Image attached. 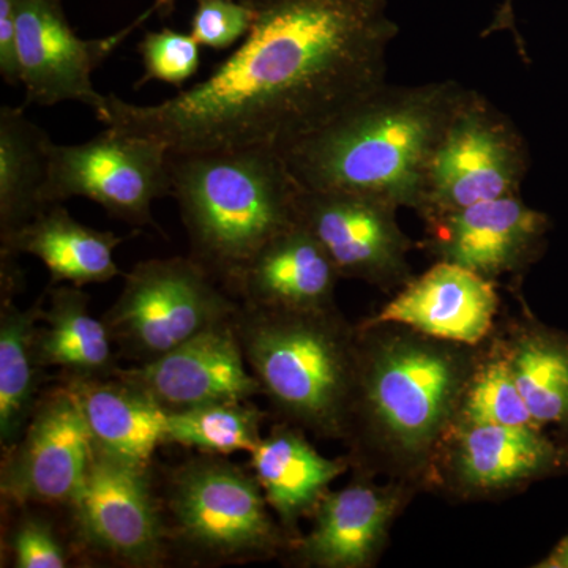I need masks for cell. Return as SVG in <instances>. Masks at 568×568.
I'll return each instance as SVG.
<instances>
[{
	"label": "cell",
	"mask_w": 568,
	"mask_h": 568,
	"mask_svg": "<svg viewBox=\"0 0 568 568\" xmlns=\"http://www.w3.org/2000/svg\"><path fill=\"white\" fill-rule=\"evenodd\" d=\"M252 31L203 81L155 104L104 97V129L173 153L286 151L387 82L388 0H253Z\"/></svg>",
	"instance_id": "1"
},
{
	"label": "cell",
	"mask_w": 568,
	"mask_h": 568,
	"mask_svg": "<svg viewBox=\"0 0 568 568\" xmlns=\"http://www.w3.org/2000/svg\"><path fill=\"white\" fill-rule=\"evenodd\" d=\"M358 373L345 443L357 473L432 487L481 346L395 323L358 324Z\"/></svg>",
	"instance_id": "2"
},
{
	"label": "cell",
	"mask_w": 568,
	"mask_h": 568,
	"mask_svg": "<svg viewBox=\"0 0 568 568\" xmlns=\"http://www.w3.org/2000/svg\"><path fill=\"white\" fill-rule=\"evenodd\" d=\"M465 91L452 80L386 82L282 155L304 189L372 194L417 212L429 160Z\"/></svg>",
	"instance_id": "3"
},
{
	"label": "cell",
	"mask_w": 568,
	"mask_h": 568,
	"mask_svg": "<svg viewBox=\"0 0 568 568\" xmlns=\"http://www.w3.org/2000/svg\"><path fill=\"white\" fill-rule=\"evenodd\" d=\"M170 173L192 257L227 290L254 254L298 223L304 186L275 149L171 152Z\"/></svg>",
	"instance_id": "4"
},
{
	"label": "cell",
	"mask_w": 568,
	"mask_h": 568,
	"mask_svg": "<svg viewBox=\"0 0 568 568\" xmlns=\"http://www.w3.org/2000/svg\"><path fill=\"white\" fill-rule=\"evenodd\" d=\"M246 362L276 416L321 439L346 440L358 373V327L338 308L241 305Z\"/></svg>",
	"instance_id": "5"
},
{
	"label": "cell",
	"mask_w": 568,
	"mask_h": 568,
	"mask_svg": "<svg viewBox=\"0 0 568 568\" xmlns=\"http://www.w3.org/2000/svg\"><path fill=\"white\" fill-rule=\"evenodd\" d=\"M166 506L174 540L205 562L272 559L291 547L254 474L219 455L179 466Z\"/></svg>",
	"instance_id": "6"
},
{
	"label": "cell",
	"mask_w": 568,
	"mask_h": 568,
	"mask_svg": "<svg viewBox=\"0 0 568 568\" xmlns=\"http://www.w3.org/2000/svg\"><path fill=\"white\" fill-rule=\"evenodd\" d=\"M194 257H164L134 265L103 321L119 353L145 364L234 320L239 306Z\"/></svg>",
	"instance_id": "7"
},
{
	"label": "cell",
	"mask_w": 568,
	"mask_h": 568,
	"mask_svg": "<svg viewBox=\"0 0 568 568\" xmlns=\"http://www.w3.org/2000/svg\"><path fill=\"white\" fill-rule=\"evenodd\" d=\"M528 142L508 115L466 89L437 142L418 207L422 220L521 194Z\"/></svg>",
	"instance_id": "8"
},
{
	"label": "cell",
	"mask_w": 568,
	"mask_h": 568,
	"mask_svg": "<svg viewBox=\"0 0 568 568\" xmlns=\"http://www.w3.org/2000/svg\"><path fill=\"white\" fill-rule=\"evenodd\" d=\"M170 159L162 142L111 129L81 144L51 141L44 200L84 197L114 219L156 230L152 205L173 190Z\"/></svg>",
	"instance_id": "9"
},
{
	"label": "cell",
	"mask_w": 568,
	"mask_h": 568,
	"mask_svg": "<svg viewBox=\"0 0 568 568\" xmlns=\"http://www.w3.org/2000/svg\"><path fill=\"white\" fill-rule=\"evenodd\" d=\"M568 474V446L540 429L457 420L437 455L432 487L463 500L511 495Z\"/></svg>",
	"instance_id": "10"
},
{
	"label": "cell",
	"mask_w": 568,
	"mask_h": 568,
	"mask_svg": "<svg viewBox=\"0 0 568 568\" xmlns=\"http://www.w3.org/2000/svg\"><path fill=\"white\" fill-rule=\"evenodd\" d=\"M399 207L384 197L302 189L298 222L331 257L342 278L358 280L384 293L413 278V241L399 226Z\"/></svg>",
	"instance_id": "11"
},
{
	"label": "cell",
	"mask_w": 568,
	"mask_h": 568,
	"mask_svg": "<svg viewBox=\"0 0 568 568\" xmlns=\"http://www.w3.org/2000/svg\"><path fill=\"white\" fill-rule=\"evenodd\" d=\"M103 39H81L71 29L61 0H17L18 63L26 103L54 106L78 102L93 114L104 102L93 88V71L153 13Z\"/></svg>",
	"instance_id": "12"
},
{
	"label": "cell",
	"mask_w": 568,
	"mask_h": 568,
	"mask_svg": "<svg viewBox=\"0 0 568 568\" xmlns=\"http://www.w3.org/2000/svg\"><path fill=\"white\" fill-rule=\"evenodd\" d=\"M91 429L77 396L58 384L41 396L24 433L6 452L0 489L14 506H70L91 465Z\"/></svg>",
	"instance_id": "13"
},
{
	"label": "cell",
	"mask_w": 568,
	"mask_h": 568,
	"mask_svg": "<svg viewBox=\"0 0 568 568\" xmlns=\"http://www.w3.org/2000/svg\"><path fill=\"white\" fill-rule=\"evenodd\" d=\"M148 470L93 448L84 481L69 506L85 545L133 567H156L166 556V526Z\"/></svg>",
	"instance_id": "14"
},
{
	"label": "cell",
	"mask_w": 568,
	"mask_h": 568,
	"mask_svg": "<svg viewBox=\"0 0 568 568\" xmlns=\"http://www.w3.org/2000/svg\"><path fill=\"white\" fill-rule=\"evenodd\" d=\"M425 248L436 261L462 265L497 283L540 260L551 219L521 194L497 197L424 220Z\"/></svg>",
	"instance_id": "15"
},
{
	"label": "cell",
	"mask_w": 568,
	"mask_h": 568,
	"mask_svg": "<svg viewBox=\"0 0 568 568\" xmlns=\"http://www.w3.org/2000/svg\"><path fill=\"white\" fill-rule=\"evenodd\" d=\"M345 488L328 491L313 514V528L291 544V562L308 568H368L386 548L392 526L417 488L375 484L357 473Z\"/></svg>",
	"instance_id": "16"
},
{
	"label": "cell",
	"mask_w": 568,
	"mask_h": 568,
	"mask_svg": "<svg viewBox=\"0 0 568 568\" xmlns=\"http://www.w3.org/2000/svg\"><path fill=\"white\" fill-rule=\"evenodd\" d=\"M114 376L151 396L166 413L263 395L246 362L234 320L205 328L170 353Z\"/></svg>",
	"instance_id": "17"
},
{
	"label": "cell",
	"mask_w": 568,
	"mask_h": 568,
	"mask_svg": "<svg viewBox=\"0 0 568 568\" xmlns=\"http://www.w3.org/2000/svg\"><path fill=\"white\" fill-rule=\"evenodd\" d=\"M499 305L496 283L462 265L436 261L362 324H402L433 338L477 347L495 334Z\"/></svg>",
	"instance_id": "18"
},
{
	"label": "cell",
	"mask_w": 568,
	"mask_h": 568,
	"mask_svg": "<svg viewBox=\"0 0 568 568\" xmlns=\"http://www.w3.org/2000/svg\"><path fill=\"white\" fill-rule=\"evenodd\" d=\"M342 276L315 235L298 222L260 250L231 287L244 304L263 308H334Z\"/></svg>",
	"instance_id": "19"
},
{
	"label": "cell",
	"mask_w": 568,
	"mask_h": 568,
	"mask_svg": "<svg viewBox=\"0 0 568 568\" xmlns=\"http://www.w3.org/2000/svg\"><path fill=\"white\" fill-rule=\"evenodd\" d=\"M250 467L293 544L301 537L302 519L313 517L351 462L347 457H324L306 439L304 429L282 422L250 454Z\"/></svg>",
	"instance_id": "20"
},
{
	"label": "cell",
	"mask_w": 568,
	"mask_h": 568,
	"mask_svg": "<svg viewBox=\"0 0 568 568\" xmlns=\"http://www.w3.org/2000/svg\"><path fill=\"white\" fill-rule=\"evenodd\" d=\"M91 429L93 448L125 465L149 469L164 444L166 410L121 377H62Z\"/></svg>",
	"instance_id": "21"
},
{
	"label": "cell",
	"mask_w": 568,
	"mask_h": 568,
	"mask_svg": "<svg viewBox=\"0 0 568 568\" xmlns=\"http://www.w3.org/2000/svg\"><path fill=\"white\" fill-rule=\"evenodd\" d=\"M537 425L568 446V334L532 317L493 334Z\"/></svg>",
	"instance_id": "22"
},
{
	"label": "cell",
	"mask_w": 568,
	"mask_h": 568,
	"mask_svg": "<svg viewBox=\"0 0 568 568\" xmlns=\"http://www.w3.org/2000/svg\"><path fill=\"white\" fill-rule=\"evenodd\" d=\"M123 237L78 222L62 203L51 204L32 222L2 241V252L31 254L51 275V286L108 283L122 274L114 252Z\"/></svg>",
	"instance_id": "23"
},
{
	"label": "cell",
	"mask_w": 568,
	"mask_h": 568,
	"mask_svg": "<svg viewBox=\"0 0 568 568\" xmlns=\"http://www.w3.org/2000/svg\"><path fill=\"white\" fill-rule=\"evenodd\" d=\"M41 312L36 349L43 368L62 377H112L119 372L114 342L103 320L89 310V295L73 284L51 286Z\"/></svg>",
	"instance_id": "24"
},
{
	"label": "cell",
	"mask_w": 568,
	"mask_h": 568,
	"mask_svg": "<svg viewBox=\"0 0 568 568\" xmlns=\"http://www.w3.org/2000/svg\"><path fill=\"white\" fill-rule=\"evenodd\" d=\"M51 138L18 106L0 108V239L50 207L44 200Z\"/></svg>",
	"instance_id": "25"
},
{
	"label": "cell",
	"mask_w": 568,
	"mask_h": 568,
	"mask_svg": "<svg viewBox=\"0 0 568 568\" xmlns=\"http://www.w3.org/2000/svg\"><path fill=\"white\" fill-rule=\"evenodd\" d=\"M43 297L28 310L2 291L0 306V447L3 454L20 440L39 403L40 365L36 338Z\"/></svg>",
	"instance_id": "26"
},
{
	"label": "cell",
	"mask_w": 568,
	"mask_h": 568,
	"mask_svg": "<svg viewBox=\"0 0 568 568\" xmlns=\"http://www.w3.org/2000/svg\"><path fill=\"white\" fill-rule=\"evenodd\" d=\"M265 414L250 402H215L166 413L164 444L203 455L252 454L263 439Z\"/></svg>",
	"instance_id": "27"
},
{
	"label": "cell",
	"mask_w": 568,
	"mask_h": 568,
	"mask_svg": "<svg viewBox=\"0 0 568 568\" xmlns=\"http://www.w3.org/2000/svg\"><path fill=\"white\" fill-rule=\"evenodd\" d=\"M457 420L519 426L544 432L530 416L507 358L500 353L493 335L481 346L480 358L467 384Z\"/></svg>",
	"instance_id": "28"
},
{
	"label": "cell",
	"mask_w": 568,
	"mask_h": 568,
	"mask_svg": "<svg viewBox=\"0 0 568 568\" xmlns=\"http://www.w3.org/2000/svg\"><path fill=\"white\" fill-rule=\"evenodd\" d=\"M201 48L190 32L163 29L145 33L138 44L144 69L140 85L159 81L181 89L200 70Z\"/></svg>",
	"instance_id": "29"
},
{
	"label": "cell",
	"mask_w": 568,
	"mask_h": 568,
	"mask_svg": "<svg viewBox=\"0 0 568 568\" xmlns=\"http://www.w3.org/2000/svg\"><path fill=\"white\" fill-rule=\"evenodd\" d=\"M254 20L253 0H196L190 33L203 48L230 50L248 36Z\"/></svg>",
	"instance_id": "30"
},
{
	"label": "cell",
	"mask_w": 568,
	"mask_h": 568,
	"mask_svg": "<svg viewBox=\"0 0 568 568\" xmlns=\"http://www.w3.org/2000/svg\"><path fill=\"white\" fill-rule=\"evenodd\" d=\"M10 552L17 568H63L70 564L50 523L32 515L21 518L14 526Z\"/></svg>",
	"instance_id": "31"
},
{
	"label": "cell",
	"mask_w": 568,
	"mask_h": 568,
	"mask_svg": "<svg viewBox=\"0 0 568 568\" xmlns=\"http://www.w3.org/2000/svg\"><path fill=\"white\" fill-rule=\"evenodd\" d=\"M0 74L7 84H20L17 0H0Z\"/></svg>",
	"instance_id": "32"
},
{
	"label": "cell",
	"mask_w": 568,
	"mask_h": 568,
	"mask_svg": "<svg viewBox=\"0 0 568 568\" xmlns=\"http://www.w3.org/2000/svg\"><path fill=\"white\" fill-rule=\"evenodd\" d=\"M514 2L515 0H503V3H500L499 9H497L495 13V18H493L491 24L488 26L484 36H489V33L503 31H511L515 33V36H517Z\"/></svg>",
	"instance_id": "33"
},
{
	"label": "cell",
	"mask_w": 568,
	"mask_h": 568,
	"mask_svg": "<svg viewBox=\"0 0 568 568\" xmlns=\"http://www.w3.org/2000/svg\"><path fill=\"white\" fill-rule=\"evenodd\" d=\"M537 568H568V534L549 551L547 558L536 564Z\"/></svg>",
	"instance_id": "34"
},
{
	"label": "cell",
	"mask_w": 568,
	"mask_h": 568,
	"mask_svg": "<svg viewBox=\"0 0 568 568\" xmlns=\"http://www.w3.org/2000/svg\"><path fill=\"white\" fill-rule=\"evenodd\" d=\"M175 0H153V10L159 11L160 14L166 17L173 11Z\"/></svg>",
	"instance_id": "35"
}]
</instances>
